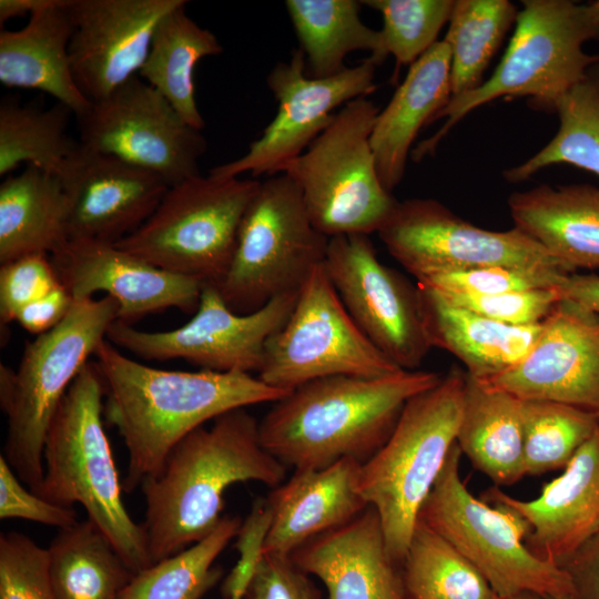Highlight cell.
<instances>
[{"label":"cell","mask_w":599,"mask_h":599,"mask_svg":"<svg viewBox=\"0 0 599 599\" xmlns=\"http://www.w3.org/2000/svg\"><path fill=\"white\" fill-rule=\"evenodd\" d=\"M94 357L106 396L105 417L128 449L126 493L156 476L171 450L206 422L290 394L248 373L154 368L126 357L108 339Z\"/></svg>","instance_id":"cell-1"},{"label":"cell","mask_w":599,"mask_h":599,"mask_svg":"<svg viewBox=\"0 0 599 599\" xmlns=\"http://www.w3.org/2000/svg\"><path fill=\"white\" fill-rule=\"evenodd\" d=\"M286 466L262 444L260 423L245 408L227 412L183 438L161 471L141 490V524L152 562L209 536L220 524L224 494L232 485L258 481L275 488Z\"/></svg>","instance_id":"cell-2"},{"label":"cell","mask_w":599,"mask_h":599,"mask_svg":"<svg viewBox=\"0 0 599 599\" xmlns=\"http://www.w3.org/2000/svg\"><path fill=\"white\" fill-rule=\"evenodd\" d=\"M441 376L402 369L383 377L336 375L291 390L260 423L263 446L295 470L370 458L388 439L405 404Z\"/></svg>","instance_id":"cell-3"},{"label":"cell","mask_w":599,"mask_h":599,"mask_svg":"<svg viewBox=\"0 0 599 599\" xmlns=\"http://www.w3.org/2000/svg\"><path fill=\"white\" fill-rule=\"evenodd\" d=\"M104 385L89 362L63 397L49 427L43 480L34 493L67 507L80 504L134 572L153 562L142 525L125 508L103 414Z\"/></svg>","instance_id":"cell-4"},{"label":"cell","mask_w":599,"mask_h":599,"mask_svg":"<svg viewBox=\"0 0 599 599\" xmlns=\"http://www.w3.org/2000/svg\"><path fill=\"white\" fill-rule=\"evenodd\" d=\"M515 31L493 74L474 91L453 97L434 121L441 128L412 152L420 161L434 153L445 135L468 113L499 98L527 97L538 110L552 112L555 102L599 62L583 45L599 41V0H524Z\"/></svg>","instance_id":"cell-5"},{"label":"cell","mask_w":599,"mask_h":599,"mask_svg":"<svg viewBox=\"0 0 599 599\" xmlns=\"http://www.w3.org/2000/svg\"><path fill=\"white\" fill-rule=\"evenodd\" d=\"M118 316L119 304L109 295L74 300L60 324L26 345L16 372L1 365L0 403L8 417L2 456L33 493L43 480L52 419Z\"/></svg>","instance_id":"cell-6"},{"label":"cell","mask_w":599,"mask_h":599,"mask_svg":"<svg viewBox=\"0 0 599 599\" xmlns=\"http://www.w3.org/2000/svg\"><path fill=\"white\" fill-rule=\"evenodd\" d=\"M466 373L451 368L412 397L385 444L361 464L357 490L380 520L388 551L404 561L419 511L456 443Z\"/></svg>","instance_id":"cell-7"},{"label":"cell","mask_w":599,"mask_h":599,"mask_svg":"<svg viewBox=\"0 0 599 599\" xmlns=\"http://www.w3.org/2000/svg\"><path fill=\"white\" fill-rule=\"evenodd\" d=\"M378 112L367 97L346 103L280 171L298 187L312 222L329 238L377 233L398 202L383 186L370 146Z\"/></svg>","instance_id":"cell-8"},{"label":"cell","mask_w":599,"mask_h":599,"mask_svg":"<svg viewBox=\"0 0 599 599\" xmlns=\"http://www.w3.org/2000/svg\"><path fill=\"white\" fill-rule=\"evenodd\" d=\"M329 237L312 222L302 194L285 174L260 186L240 224L230 265L215 286L238 314L297 293L325 261Z\"/></svg>","instance_id":"cell-9"},{"label":"cell","mask_w":599,"mask_h":599,"mask_svg":"<svg viewBox=\"0 0 599 599\" xmlns=\"http://www.w3.org/2000/svg\"><path fill=\"white\" fill-rule=\"evenodd\" d=\"M460 455L455 443L418 519L454 546L499 598L525 591L546 599L572 596L566 571L525 544L528 525L509 509L489 506L468 491L459 475Z\"/></svg>","instance_id":"cell-10"},{"label":"cell","mask_w":599,"mask_h":599,"mask_svg":"<svg viewBox=\"0 0 599 599\" xmlns=\"http://www.w3.org/2000/svg\"><path fill=\"white\" fill-rule=\"evenodd\" d=\"M260 181L197 174L171 185L149 220L115 243L163 270L216 286Z\"/></svg>","instance_id":"cell-11"},{"label":"cell","mask_w":599,"mask_h":599,"mask_svg":"<svg viewBox=\"0 0 599 599\" xmlns=\"http://www.w3.org/2000/svg\"><path fill=\"white\" fill-rule=\"evenodd\" d=\"M323 264L266 345L257 377L271 387L291 392L328 376L383 377L402 370L355 324Z\"/></svg>","instance_id":"cell-12"},{"label":"cell","mask_w":599,"mask_h":599,"mask_svg":"<svg viewBox=\"0 0 599 599\" xmlns=\"http://www.w3.org/2000/svg\"><path fill=\"white\" fill-rule=\"evenodd\" d=\"M377 234L389 254L417 281L493 266L569 273L519 229H481L434 199L398 201Z\"/></svg>","instance_id":"cell-13"},{"label":"cell","mask_w":599,"mask_h":599,"mask_svg":"<svg viewBox=\"0 0 599 599\" xmlns=\"http://www.w3.org/2000/svg\"><path fill=\"white\" fill-rule=\"evenodd\" d=\"M81 146L161 176L170 186L201 174L207 142L139 75L77 118Z\"/></svg>","instance_id":"cell-14"},{"label":"cell","mask_w":599,"mask_h":599,"mask_svg":"<svg viewBox=\"0 0 599 599\" xmlns=\"http://www.w3.org/2000/svg\"><path fill=\"white\" fill-rule=\"evenodd\" d=\"M297 294L278 296L255 312L238 314L215 286L204 285L194 315L182 326L145 332L115 321L106 339L144 359L182 358L206 370L258 373L266 345L286 323Z\"/></svg>","instance_id":"cell-15"},{"label":"cell","mask_w":599,"mask_h":599,"mask_svg":"<svg viewBox=\"0 0 599 599\" xmlns=\"http://www.w3.org/2000/svg\"><path fill=\"white\" fill-rule=\"evenodd\" d=\"M376 68L367 58L335 75L312 78L306 74L303 51L294 50L290 61L278 62L267 77V85L277 101L274 119L245 154L214 166L209 174L215 177H238L245 172L254 177L278 174L328 126L338 108L376 90Z\"/></svg>","instance_id":"cell-16"},{"label":"cell","mask_w":599,"mask_h":599,"mask_svg":"<svg viewBox=\"0 0 599 599\" xmlns=\"http://www.w3.org/2000/svg\"><path fill=\"white\" fill-rule=\"evenodd\" d=\"M323 265L363 334L399 368L417 369L432 348L417 286L378 260L368 235L331 237Z\"/></svg>","instance_id":"cell-17"},{"label":"cell","mask_w":599,"mask_h":599,"mask_svg":"<svg viewBox=\"0 0 599 599\" xmlns=\"http://www.w3.org/2000/svg\"><path fill=\"white\" fill-rule=\"evenodd\" d=\"M480 382L521 400L556 402L599 415V314L560 300L526 356Z\"/></svg>","instance_id":"cell-18"},{"label":"cell","mask_w":599,"mask_h":599,"mask_svg":"<svg viewBox=\"0 0 599 599\" xmlns=\"http://www.w3.org/2000/svg\"><path fill=\"white\" fill-rule=\"evenodd\" d=\"M185 0H71L70 59L81 92L98 101L139 74L158 22Z\"/></svg>","instance_id":"cell-19"},{"label":"cell","mask_w":599,"mask_h":599,"mask_svg":"<svg viewBox=\"0 0 599 599\" xmlns=\"http://www.w3.org/2000/svg\"><path fill=\"white\" fill-rule=\"evenodd\" d=\"M51 260L74 300L104 292L119 304L118 321L132 324L170 307L196 311L203 284L124 251L113 243L68 240Z\"/></svg>","instance_id":"cell-20"},{"label":"cell","mask_w":599,"mask_h":599,"mask_svg":"<svg viewBox=\"0 0 599 599\" xmlns=\"http://www.w3.org/2000/svg\"><path fill=\"white\" fill-rule=\"evenodd\" d=\"M68 240L118 243L141 227L170 185L159 175L80 145L59 174Z\"/></svg>","instance_id":"cell-21"},{"label":"cell","mask_w":599,"mask_h":599,"mask_svg":"<svg viewBox=\"0 0 599 599\" xmlns=\"http://www.w3.org/2000/svg\"><path fill=\"white\" fill-rule=\"evenodd\" d=\"M485 497L520 517L529 527L528 548L560 567L599 532V428L537 498L516 499L498 487Z\"/></svg>","instance_id":"cell-22"},{"label":"cell","mask_w":599,"mask_h":599,"mask_svg":"<svg viewBox=\"0 0 599 599\" xmlns=\"http://www.w3.org/2000/svg\"><path fill=\"white\" fill-rule=\"evenodd\" d=\"M291 559L324 583L328 599H410L403 564L388 551L372 506L347 525L303 545Z\"/></svg>","instance_id":"cell-23"},{"label":"cell","mask_w":599,"mask_h":599,"mask_svg":"<svg viewBox=\"0 0 599 599\" xmlns=\"http://www.w3.org/2000/svg\"><path fill=\"white\" fill-rule=\"evenodd\" d=\"M361 464L342 459L322 469L295 470L266 498L271 526L264 554L287 556L361 515L367 502L357 490Z\"/></svg>","instance_id":"cell-24"},{"label":"cell","mask_w":599,"mask_h":599,"mask_svg":"<svg viewBox=\"0 0 599 599\" xmlns=\"http://www.w3.org/2000/svg\"><path fill=\"white\" fill-rule=\"evenodd\" d=\"M71 0H51L30 16L20 30L0 32V82L8 88L32 89L52 95L77 118L92 102L75 83L70 40Z\"/></svg>","instance_id":"cell-25"},{"label":"cell","mask_w":599,"mask_h":599,"mask_svg":"<svg viewBox=\"0 0 599 599\" xmlns=\"http://www.w3.org/2000/svg\"><path fill=\"white\" fill-rule=\"evenodd\" d=\"M450 99V52L441 40L409 65L404 81L376 116L369 141L379 180L388 192L402 182L420 129L432 123Z\"/></svg>","instance_id":"cell-26"},{"label":"cell","mask_w":599,"mask_h":599,"mask_svg":"<svg viewBox=\"0 0 599 599\" xmlns=\"http://www.w3.org/2000/svg\"><path fill=\"white\" fill-rule=\"evenodd\" d=\"M514 226L537 241L569 273L599 268V187L568 184L514 192Z\"/></svg>","instance_id":"cell-27"},{"label":"cell","mask_w":599,"mask_h":599,"mask_svg":"<svg viewBox=\"0 0 599 599\" xmlns=\"http://www.w3.org/2000/svg\"><path fill=\"white\" fill-rule=\"evenodd\" d=\"M417 286L424 328L430 347L447 351L467 368V375L487 379L514 366L534 346L542 322L528 326L502 324Z\"/></svg>","instance_id":"cell-28"},{"label":"cell","mask_w":599,"mask_h":599,"mask_svg":"<svg viewBox=\"0 0 599 599\" xmlns=\"http://www.w3.org/2000/svg\"><path fill=\"white\" fill-rule=\"evenodd\" d=\"M456 443L473 466L496 485L525 474L522 400L467 375Z\"/></svg>","instance_id":"cell-29"},{"label":"cell","mask_w":599,"mask_h":599,"mask_svg":"<svg viewBox=\"0 0 599 599\" xmlns=\"http://www.w3.org/2000/svg\"><path fill=\"white\" fill-rule=\"evenodd\" d=\"M68 199L59 176L27 165L0 184V263L52 254L67 237Z\"/></svg>","instance_id":"cell-30"},{"label":"cell","mask_w":599,"mask_h":599,"mask_svg":"<svg viewBox=\"0 0 599 599\" xmlns=\"http://www.w3.org/2000/svg\"><path fill=\"white\" fill-rule=\"evenodd\" d=\"M185 8L186 1L158 22L138 75L161 93L189 125L202 131L205 123L196 105L194 69L201 59L220 54L223 47L214 33L186 14Z\"/></svg>","instance_id":"cell-31"},{"label":"cell","mask_w":599,"mask_h":599,"mask_svg":"<svg viewBox=\"0 0 599 599\" xmlns=\"http://www.w3.org/2000/svg\"><path fill=\"white\" fill-rule=\"evenodd\" d=\"M356 0H286L308 75L328 78L342 72L345 58L367 51L377 67L387 58L379 30L367 27L359 17Z\"/></svg>","instance_id":"cell-32"},{"label":"cell","mask_w":599,"mask_h":599,"mask_svg":"<svg viewBox=\"0 0 599 599\" xmlns=\"http://www.w3.org/2000/svg\"><path fill=\"white\" fill-rule=\"evenodd\" d=\"M48 554L58 599H120L134 576L108 537L89 518L60 529Z\"/></svg>","instance_id":"cell-33"},{"label":"cell","mask_w":599,"mask_h":599,"mask_svg":"<svg viewBox=\"0 0 599 599\" xmlns=\"http://www.w3.org/2000/svg\"><path fill=\"white\" fill-rule=\"evenodd\" d=\"M559 126L554 138L524 163L504 172L520 183L555 164H569L599 176V62L554 104Z\"/></svg>","instance_id":"cell-34"},{"label":"cell","mask_w":599,"mask_h":599,"mask_svg":"<svg viewBox=\"0 0 599 599\" xmlns=\"http://www.w3.org/2000/svg\"><path fill=\"white\" fill-rule=\"evenodd\" d=\"M71 113L61 103L42 109L3 99L0 103V175L8 176L26 164L59 176L79 146V142L67 134Z\"/></svg>","instance_id":"cell-35"},{"label":"cell","mask_w":599,"mask_h":599,"mask_svg":"<svg viewBox=\"0 0 599 599\" xmlns=\"http://www.w3.org/2000/svg\"><path fill=\"white\" fill-rule=\"evenodd\" d=\"M508 0H454L444 41L450 52L451 98L476 90L502 39L516 22Z\"/></svg>","instance_id":"cell-36"},{"label":"cell","mask_w":599,"mask_h":599,"mask_svg":"<svg viewBox=\"0 0 599 599\" xmlns=\"http://www.w3.org/2000/svg\"><path fill=\"white\" fill-rule=\"evenodd\" d=\"M241 525L224 516L202 540L134 573L120 599H201L222 577L214 562Z\"/></svg>","instance_id":"cell-37"},{"label":"cell","mask_w":599,"mask_h":599,"mask_svg":"<svg viewBox=\"0 0 599 599\" xmlns=\"http://www.w3.org/2000/svg\"><path fill=\"white\" fill-rule=\"evenodd\" d=\"M403 570L410 599H499L481 573L420 519Z\"/></svg>","instance_id":"cell-38"},{"label":"cell","mask_w":599,"mask_h":599,"mask_svg":"<svg viewBox=\"0 0 599 599\" xmlns=\"http://www.w3.org/2000/svg\"><path fill=\"white\" fill-rule=\"evenodd\" d=\"M526 475L565 468L599 428V415L548 400H522Z\"/></svg>","instance_id":"cell-39"},{"label":"cell","mask_w":599,"mask_h":599,"mask_svg":"<svg viewBox=\"0 0 599 599\" xmlns=\"http://www.w3.org/2000/svg\"><path fill=\"white\" fill-rule=\"evenodd\" d=\"M380 12L383 49L395 58L394 78L402 65H412L435 43L448 23L454 0H365Z\"/></svg>","instance_id":"cell-40"},{"label":"cell","mask_w":599,"mask_h":599,"mask_svg":"<svg viewBox=\"0 0 599 599\" xmlns=\"http://www.w3.org/2000/svg\"><path fill=\"white\" fill-rule=\"evenodd\" d=\"M0 599H58L48 549L18 531L0 535Z\"/></svg>","instance_id":"cell-41"},{"label":"cell","mask_w":599,"mask_h":599,"mask_svg":"<svg viewBox=\"0 0 599 599\" xmlns=\"http://www.w3.org/2000/svg\"><path fill=\"white\" fill-rule=\"evenodd\" d=\"M564 274L557 270L493 266L434 275L417 284L439 293L490 295L555 288Z\"/></svg>","instance_id":"cell-42"},{"label":"cell","mask_w":599,"mask_h":599,"mask_svg":"<svg viewBox=\"0 0 599 599\" xmlns=\"http://www.w3.org/2000/svg\"><path fill=\"white\" fill-rule=\"evenodd\" d=\"M439 294L456 306L489 319L515 326H528L541 323L548 316L552 307L560 301V296L556 288L490 295Z\"/></svg>","instance_id":"cell-43"},{"label":"cell","mask_w":599,"mask_h":599,"mask_svg":"<svg viewBox=\"0 0 599 599\" xmlns=\"http://www.w3.org/2000/svg\"><path fill=\"white\" fill-rule=\"evenodd\" d=\"M61 284L49 254H29L1 264V324L16 321L24 306Z\"/></svg>","instance_id":"cell-44"},{"label":"cell","mask_w":599,"mask_h":599,"mask_svg":"<svg viewBox=\"0 0 599 599\" xmlns=\"http://www.w3.org/2000/svg\"><path fill=\"white\" fill-rule=\"evenodd\" d=\"M6 458L0 456V518H20L60 529L77 524L73 507L57 505L26 488Z\"/></svg>","instance_id":"cell-45"},{"label":"cell","mask_w":599,"mask_h":599,"mask_svg":"<svg viewBox=\"0 0 599 599\" xmlns=\"http://www.w3.org/2000/svg\"><path fill=\"white\" fill-rule=\"evenodd\" d=\"M243 599H322V592L291 557L264 554Z\"/></svg>","instance_id":"cell-46"},{"label":"cell","mask_w":599,"mask_h":599,"mask_svg":"<svg viewBox=\"0 0 599 599\" xmlns=\"http://www.w3.org/2000/svg\"><path fill=\"white\" fill-rule=\"evenodd\" d=\"M271 526V509L266 499H257L236 536L240 559L222 587L225 599L244 595L246 585L264 555V544Z\"/></svg>","instance_id":"cell-47"},{"label":"cell","mask_w":599,"mask_h":599,"mask_svg":"<svg viewBox=\"0 0 599 599\" xmlns=\"http://www.w3.org/2000/svg\"><path fill=\"white\" fill-rule=\"evenodd\" d=\"M74 298L63 284L24 306L17 315L27 332L40 335L60 324L70 312Z\"/></svg>","instance_id":"cell-48"},{"label":"cell","mask_w":599,"mask_h":599,"mask_svg":"<svg viewBox=\"0 0 599 599\" xmlns=\"http://www.w3.org/2000/svg\"><path fill=\"white\" fill-rule=\"evenodd\" d=\"M560 567L570 579L573 599H599V532Z\"/></svg>","instance_id":"cell-49"},{"label":"cell","mask_w":599,"mask_h":599,"mask_svg":"<svg viewBox=\"0 0 599 599\" xmlns=\"http://www.w3.org/2000/svg\"><path fill=\"white\" fill-rule=\"evenodd\" d=\"M555 288L560 300L571 301L599 314V275L567 273Z\"/></svg>","instance_id":"cell-50"},{"label":"cell","mask_w":599,"mask_h":599,"mask_svg":"<svg viewBox=\"0 0 599 599\" xmlns=\"http://www.w3.org/2000/svg\"><path fill=\"white\" fill-rule=\"evenodd\" d=\"M51 0H0V24L10 19L33 14Z\"/></svg>","instance_id":"cell-51"},{"label":"cell","mask_w":599,"mask_h":599,"mask_svg":"<svg viewBox=\"0 0 599 599\" xmlns=\"http://www.w3.org/2000/svg\"><path fill=\"white\" fill-rule=\"evenodd\" d=\"M499 599H546V598H544L542 596H540L538 593H535V592L525 591V592H520V593H517V595H514V596H509V597H506V598H499Z\"/></svg>","instance_id":"cell-52"},{"label":"cell","mask_w":599,"mask_h":599,"mask_svg":"<svg viewBox=\"0 0 599 599\" xmlns=\"http://www.w3.org/2000/svg\"><path fill=\"white\" fill-rule=\"evenodd\" d=\"M547 599H573L572 596H565V597H556V598H547Z\"/></svg>","instance_id":"cell-53"},{"label":"cell","mask_w":599,"mask_h":599,"mask_svg":"<svg viewBox=\"0 0 599 599\" xmlns=\"http://www.w3.org/2000/svg\"><path fill=\"white\" fill-rule=\"evenodd\" d=\"M230 599H243V595L236 593L233 595Z\"/></svg>","instance_id":"cell-54"}]
</instances>
